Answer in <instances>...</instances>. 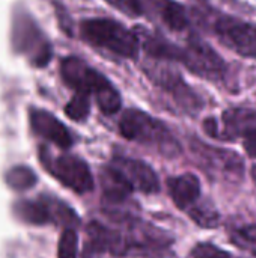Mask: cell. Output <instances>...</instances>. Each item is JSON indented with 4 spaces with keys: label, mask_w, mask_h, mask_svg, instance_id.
<instances>
[{
    "label": "cell",
    "mask_w": 256,
    "mask_h": 258,
    "mask_svg": "<svg viewBox=\"0 0 256 258\" xmlns=\"http://www.w3.org/2000/svg\"><path fill=\"white\" fill-rule=\"evenodd\" d=\"M60 74L65 83L75 92L94 95L100 110L106 115L116 113L122 106V98L118 89L95 68L83 59L71 56L62 60Z\"/></svg>",
    "instance_id": "cell-1"
},
{
    "label": "cell",
    "mask_w": 256,
    "mask_h": 258,
    "mask_svg": "<svg viewBox=\"0 0 256 258\" xmlns=\"http://www.w3.org/2000/svg\"><path fill=\"white\" fill-rule=\"evenodd\" d=\"M119 133L125 139L152 148L167 159H174L181 153L180 142L172 132L160 119L139 109H128L122 113Z\"/></svg>",
    "instance_id": "cell-2"
},
{
    "label": "cell",
    "mask_w": 256,
    "mask_h": 258,
    "mask_svg": "<svg viewBox=\"0 0 256 258\" xmlns=\"http://www.w3.org/2000/svg\"><path fill=\"white\" fill-rule=\"evenodd\" d=\"M80 32L86 42L116 56L136 59L139 54L137 35L116 20L91 18L81 23Z\"/></svg>",
    "instance_id": "cell-3"
},
{
    "label": "cell",
    "mask_w": 256,
    "mask_h": 258,
    "mask_svg": "<svg viewBox=\"0 0 256 258\" xmlns=\"http://www.w3.org/2000/svg\"><path fill=\"white\" fill-rule=\"evenodd\" d=\"M177 62L204 79L214 80L226 73V63L220 54L199 38H193L184 47H180Z\"/></svg>",
    "instance_id": "cell-4"
},
{
    "label": "cell",
    "mask_w": 256,
    "mask_h": 258,
    "mask_svg": "<svg viewBox=\"0 0 256 258\" xmlns=\"http://www.w3.org/2000/svg\"><path fill=\"white\" fill-rule=\"evenodd\" d=\"M12 42L17 51L29 56L36 67H44L51 57V47L35 21L26 14H17L12 29Z\"/></svg>",
    "instance_id": "cell-5"
},
{
    "label": "cell",
    "mask_w": 256,
    "mask_h": 258,
    "mask_svg": "<svg viewBox=\"0 0 256 258\" xmlns=\"http://www.w3.org/2000/svg\"><path fill=\"white\" fill-rule=\"evenodd\" d=\"M219 41L243 57L256 59V23L219 17L213 26Z\"/></svg>",
    "instance_id": "cell-6"
},
{
    "label": "cell",
    "mask_w": 256,
    "mask_h": 258,
    "mask_svg": "<svg viewBox=\"0 0 256 258\" xmlns=\"http://www.w3.org/2000/svg\"><path fill=\"white\" fill-rule=\"evenodd\" d=\"M204 130L208 136L220 141H234L244 138L256 130V110L249 107H237L223 112L222 119L208 118L204 121Z\"/></svg>",
    "instance_id": "cell-7"
},
{
    "label": "cell",
    "mask_w": 256,
    "mask_h": 258,
    "mask_svg": "<svg viewBox=\"0 0 256 258\" xmlns=\"http://www.w3.org/2000/svg\"><path fill=\"white\" fill-rule=\"evenodd\" d=\"M193 153L198 157L199 166L211 177L232 181L243 175V162L235 153L204 144H198L196 148L193 147Z\"/></svg>",
    "instance_id": "cell-8"
},
{
    "label": "cell",
    "mask_w": 256,
    "mask_h": 258,
    "mask_svg": "<svg viewBox=\"0 0 256 258\" xmlns=\"http://www.w3.org/2000/svg\"><path fill=\"white\" fill-rule=\"evenodd\" d=\"M50 171L65 187L75 194H88L94 189V177L84 160L75 156L63 154L51 160Z\"/></svg>",
    "instance_id": "cell-9"
},
{
    "label": "cell",
    "mask_w": 256,
    "mask_h": 258,
    "mask_svg": "<svg viewBox=\"0 0 256 258\" xmlns=\"http://www.w3.org/2000/svg\"><path fill=\"white\" fill-rule=\"evenodd\" d=\"M131 184V187L142 194H157L160 181L155 171L145 162L130 157H115L112 163Z\"/></svg>",
    "instance_id": "cell-10"
},
{
    "label": "cell",
    "mask_w": 256,
    "mask_h": 258,
    "mask_svg": "<svg viewBox=\"0 0 256 258\" xmlns=\"http://www.w3.org/2000/svg\"><path fill=\"white\" fill-rule=\"evenodd\" d=\"M30 125L36 135L53 142L59 148L66 150L72 145V136L69 130L50 112L39 109L30 110Z\"/></svg>",
    "instance_id": "cell-11"
},
{
    "label": "cell",
    "mask_w": 256,
    "mask_h": 258,
    "mask_svg": "<svg viewBox=\"0 0 256 258\" xmlns=\"http://www.w3.org/2000/svg\"><path fill=\"white\" fill-rule=\"evenodd\" d=\"M167 189L174 204L186 210V213L201 201V181L195 174L186 172L170 177L167 180Z\"/></svg>",
    "instance_id": "cell-12"
},
{
    "label": "cell",
    "mask_w": 256,
    "mask_h": 258,
    "mask_svg": "<svg viewBox=\"0 0 256 258\" xmlns=\"http://www.w3.org/2000/svg\"><path fill=\"white\" fill-rule=\"evenodd\" d=\"M152 80L160 85L166 92H169L177 101L178 104L187 107V109H193L198 107L196 103V94L187 86V83L175 73V71H169V70H158L155 71L154 76H151Z\"/></svg>",
    "instance_id": "cell-13"
},
{
    "label": "cell",
    "mask_w": 256,
    "mask_h": 258,
    "mask_svg": "<svg viewBox=\"0 0 256 258\" xmlns=\"http://www.w3.org/2000/svg\"><path fill=\"white\" fill-rule=\"evenodd\" d=\"M104 200L110 204H119L128 200L131 192L134 190L131 184L125 180V177L113 166L109 165L104 168L101 175Z\"/></svg>",
    "instance_id": "cell-14"
},
{
    "label": "cell",
    "mask_w": 256,
    "mask_h": 258,
    "mask_svg": "<svg viewBox=\"0 0 256 258\" xmlns=\"http://www.w3.org/2000/svg\"><path fill=\"white\" fill-rule=\"evenodd\" d=\"M54 207L42 200L38 201H29V200H23L18 201L14 206V212L17 215L18 219H21L26 224L30 225H45L50 221H53V212L56 210Z\"/></svg>",
    "instance_id": "cell-15"
},
{
    "label": "cell",
    "mask_w": 256,
    "mask_h": 258,
    "mask_svg": "<svg viewBox=\"0 0 256 258\" xmlns=\"http://www.w3.org/2000/svg\"><path fill=\"white\" fill-rule=\"evenodd\" d=\"M158 18L174 32H183L189 27V14L183 5L174 0H151Z\"/></svg>",
    "instance_id": "cell-16"
},
{
    "label": "cell",
    "mask_w": 256,
    "mask_h": 258,
    "mask_svg": "<svg viewBox=\"0 0 256 258\" xmlns=\"http://www.w3.org/2000/svg\"><path fill=\"white\" fill-rule=\"evenodd\" d=\"M189 216L202 228H214L220 222V215L216 207L208 201H199L193 209H190Z\"/></svg>",
    "instance_id": "cell-17"
},
{
    "label": "cell",
    "mask_w": 256,
    "mask_h": 258,
    "mask_svg": "<svg viewBox=\"0 0 256 258\" xmlns=\"http://www.w3.org/2000/svg\"><path fill=\"white\" fill-rule=\"evenodd\" d=\"M6 183L17 192H24L36 184V174L27 166H14L6 174Z\"/></svg>",
    "instance_id": "cell-18"
},
{
    "label": "cell",
    "mask_w": 256,
    "mask_h": 258,
    "mask_svg": "<svg viewBox=\"0 0 256 258\" xmlns=\"http://www.w3.org/2000/svg\"><path fill=\"white\" fill-rule=\"evenodd\" d=\"M229 239L238 249L256 257V224L234 228Z\"/></svg>",
    "instance_id": "cell-19"
},
{
    "label": "cell",
    "mask_w": 256,
    "mask_h": 258,
    "mask_svg": "<svg viewBox=\"0 0 256 258\" xmlns=\"http://www.w3.org/2000/svg\"><path fill=\"white\" fill-rule=\"evenodd\" d=\"M91 112V101H89V95L77 92L71 101L65 106V113L68 118H71L72 121H84L89 116Z\"/></svg>",
    "instance_id": "cell-20"
},
{
    "label": "cell",
    "mask_w": 256,
    "mask_h": 258,
    "mask_svg": "<svg viewBox=\"0 0 256 258\" xmlns=\"http://www.w3.org/2000/svg\"><path fill=\"white\" fill-rule=\"evenodd\" d=\"M77 246L78 239L75 231L72 228H66L59 239L57 258H77Z\"/></svg>",
    "instance_id": "cell-21"
},
{
    "label": "cell",
    "mask_w": 256,
    "mask_h": 258,
    "mask_svg": "<svg viewBox=\"0 0 256 258\" xmlns=\"http://www.w3.org/2000/svg\"><path fill=\"white\" fill-rule=\"evenodd\" d=\"M189 258H232L231 254H228L226 251L217 248L213 243L208 242H202L198 243L192 248Z\"/></svg>",
    "instance_id": "cell-22"
},
{
    "label": "cell",
    "mask_w": 256,
    "mask_h": 258,
    "mask_svg": "<svg viewBox=\"0 0 256 258\" xmlns=\"http://www.w3.org/2000/svg\"><path fill=\"white\" fill-rule=\"evenodd\" d=\"M106 2L128 17H140L145 14L143 0H106Z\"/></svg>",
    "instance_id": "cell-23"
},
{
    "label": "cell",
    "mask_w": 256,
    "mask_h": 258,
    "mask_svg": "<svg viewBox=\"0 0 256 258\" xmlns=\"http://www.w3.org/2000/svg\"><path fill=\"white\" fill-rule=\"evenodd\" d=\"M243 139H244V150H246V153L252 159H256V130L250 132L249 135H246Z\"/></svg>",
    "instance_id": "cell-24"
},
{
    "label": "cell",
    "mask_w": 256,
    "mask_h": 258,
    "mask_svg": "<svg viewBox=\"0 0 256 258\" xmlns=\"http://www.w3.org/2000/svg\"><path fill=\"white\" fill-rule=\"evenodd\" d=\"M252 177H253V181L256 183V166H253V169H252Z\"/></svg>",
    "instance_id": "cell-25"
}]
</instances>
